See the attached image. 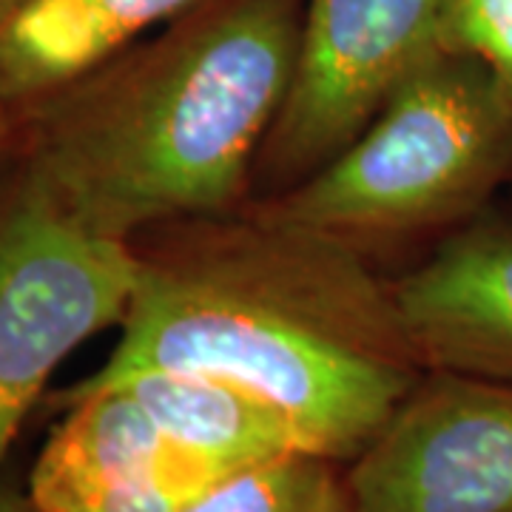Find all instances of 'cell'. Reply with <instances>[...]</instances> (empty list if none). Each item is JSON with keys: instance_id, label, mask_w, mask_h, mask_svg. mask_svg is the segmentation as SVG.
<instances>
[{"instance_id": "1", "label": "cell", "mask_w": 512, "mask_h": 512, "mask_svg": "<svg viewBox=\"0 0 512 512\" xmlns=\"http://www.w3.org/2000/svg\"><path fill=\"white\" fill-rule=\"evenodd\" d=\"M106 365L60 390L89 393L146 370H200L254 390L348 464L424 365L393 285L348 242L259 205L160 225Z\"/></svg>"}, {"instance_id": "2", "label": "cell", "mask_w": 512, "mask_h": 512, "mask_svg": "<svg viewBox=\"0 0 512 512\" xmlns=\"http://www.w3.org/2000/svg\"><path fill=\"white\" fill-rule=\"evenodd\" d=\"M305 0H202L26 111L18 160L117 239L254 202Z\"/></svg>"}, {"instance_id": "3", "label": "cell", "mask_w": 512, "mask_h": 512, "mask_svg": "<svg viewBox=\"0 0 512 512\" xmlns=\"http://www.w3.org/2000/svg\"><path fill=\"white\" fill-rule=\"evenodd\" d=\"M512 183V103L473 57L436 49L328 165L254 200L262 211L370 248L450 234Z\"/></svg>"}, {"instance_id": "4", "label": "cell", "mask_w": 512, "mask_h": 512, "mask_svg": "<svg viewBox=\"0 0 512 512\" xmlns=\"http://www.w3.org/2000/svg\"><path fill=\"white\" fill-rule=\"evenodd\" d=\"M140 256L72 214L26 165L0 171V464L60 362L126 319Z\"/></svg>"}, {"instance_id": "5", "label": "cell", "mask_w": 512, "mask_h": 512, "mask_svg": "<svg viewBox=\"0 0 512 512\" xmlns=\"http://www.w3.org/2000/svg\"><path fill=\"white\" fill-rule=\"evenodd\" d=\"M441 9L444 0H305L291 86L256 163L268 194L311 177L370 126L441 46Z\"/></svg>"}, {"instance_id": "6", "label": "cell", "mask_w": 512, "mask_h": 512, "mask_svg": "<svg viewBox=\"0 0 512 512\" xmlns=\"http://www.w3.org/2000/svg\"><path fill=\"white\" fill-rule=\"evenodd\" d=\"M345 481L353 512H512V384L424 370Z\"/></svg>"}, {"instance_id": "7", "label": "cell", "mask_w": 512, "mask_h": 512, "mask_svg": "<svg viewBox=\"0 0 512 512\" xmlns=\"http://www.w3.org/2000/svg\"><path fill=\"white\" fill-rule=\"evenodd\" d=\"M55 404L66 416L26 484L35 512H185L225 478L165 439L128 387Z\"/></svg>"}, {"instance_id": "8", "label": "cell", "mask_w": 512, "mask_h": 512, "mask_svg": "<svg viewBox=\"0 0 512 512\" xmlns=\"http://www.w3.org/2000/svg\"><path fill=\"white\" fill-rule=\"evenodd\" d=\"M390 285L424 370L512 384V214L484 208Z\"/></svg>"}, {"instance_id": "9", "label": "cell", "mask_w": 512, "mask_h": 512, "mask_svg": "<svg viewBox=\"0 0 512 512\" xmlns=\"http://www.w3.org/2000/svg\"><path fill=\"white\" fill-rule=\"evenodd\" d=\"M202 0H29L0 26V100L29 106Z\"/></svg>"}, {"instance_id": "10", "label": "cell", "mask_w": 512, "mask_h": 512, "mask_svg": "<svg viewBox=\"0 0 512 512\" xmlns=\"http://www.w3.org/2000/svg\"><path fill=\"white\" fill-rule=\"evenodd\" d=\"M111 387H128L165 439L225 476L293 453H316L276 404L214 373L146 370Z\"/></svg>"}, {"instance_id": "11", "label": "cell", "mask_w": 512, "mask_h": 512, "mask_svg": "<svg viewBox=\"0 0 512 512\" xmlns=\"http://www.w3.org/2000/svg\"><path fill=\"white\" fill-rule=\"evenodd\" d=\"M185 512H353L345 464L293 453L220 478Z\"/></svg>"}, {"instance_id": "12", "label": "cell", "mask_w": 512, "mask_h": 512, "mask_svg": "<svg viewBox=\"0 0 512 512\" xmlns=\"http://www.w3.org/2000/svg\"><path fill=\"white\" fill-rule=\"evenodd\" d=\"M439 40L481 63L512 103V0H444Z\"/></svg>"}, {"instance_id": "13", "label": "cell", "mask_w": 512, "mask_h": 512, "mask_svg": "<svg viewBox=\"0 0 512 512\" xmlns=\"http://www.w3.org/2000/svg\"><path fill=\"white\" fill-rule=\"evenodd\" d=\"M0 512H35L29 493L12 478L0 476Z\"/></svg>"}, {"instance_id": "14", "label": "cell", "mask_w": 512, "mask_h": 512, "mask_svg": "<svg viewBox=\"0 0 512 512\" xmlns=\"http://www.w3.org/2000/svg\"><path fill=\"white\" fill-rule=\"evenodd\" d=\"M9 146H12V123H9V106H6V103L0 100V171L6 168Z\"/></svg>"}, {"instance_id": "15", "label": "cell", "mask_w": 512, "mask_h": 512, "mask_svg": "<svg viewBox=\"0 0 512 512\" xmlns=\"http://www.w3.org/2000/svg\"><path fill=\"white\" fill-rule=\"evenodd\" d=\"M23 3H29V0H0V26L12 18V15L18 12Z\"/></svg>"}]
</instances>
